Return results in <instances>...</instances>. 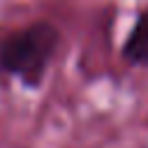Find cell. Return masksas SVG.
I'll list each match as a JSON object with an SVG mask.
<instances>
[{"instance_id": "cell-1", "label": "cell", "mask_w": 148, "mask_h": 148, "mask_svg": "<svg viewBox=\"0 0 148 148\" xmlns=\"http://www.w3.org/2000/svg\"><path fill=\"white\" fill-rule=\"evenodd\" d=\"M60 32L49 21L30 23L0 44V67L28 88H37L58 49Z\"/></svg>"}, {"instance_id": "cell-2", "label": "cell", "mask_w": 148, "mask_h": 148, "mask_svg": "<svg viewBox=\"0 0 148 148\" xmlns=\"http://www.w3.org/2000/svg\"><path fill=\"white\" fill-rule=\"evenodd\" d=\"M123 56L132 65L148 67V9H143L130 30L125 44H123Z\"/></svg>"}]
</instances>
